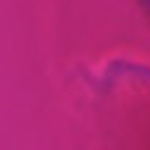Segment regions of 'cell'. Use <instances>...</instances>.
Segmentation results:
<instances>
[]
</instances>
